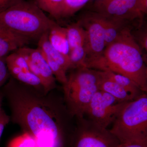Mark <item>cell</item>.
Returning a JSON list of instances; mask_svg holds the SVG:
<instances>
[{"instance_id": "obj_1", "label": "cell", "mask_w": 147, "mask_h": 147, "mask_svg": "<svg viewBox=\"0 0 147 147\" xmlns=\"http://www.w3.org/2000/svg\"><path fill=\"white\" fill-rule=\"evenodd\" d=\"M13 91L9 97L12 119L34 137L38 147L71 146L74 130L67 124L73 117L65 105L45 102L22 88Z\"/></svg>"}, {"instance_id": "obj_2", "label": "cell", "mask_w": 147, "mask_h": 147, "mask_svg": "<svg viewBox=\"0 0 147 147\" xmlns=\"http://www.w3.org/2000/svg\"><path fill=\"white\" fill-rule=\"evenodd\" d=\"M142 51L127 27L99 57L85 62L88 68L110 71L128 77L144 92H147V68Z\"/></svg>"}, {"instance_id": "obj_3", "label": "cell", "mask_w": 147, "mask_h": 147, "mask_svg": "<svg viewBox=\"0 0 147 147\" xmlns=\"http://www.w3.org/2000/svg\"><path fill=\"white\" fill-rule=\"evenodd\" d=\"M55 23L36 3L25 0L0 12V26L30 40H38Z\"/></svg>"}, {"instance_id": "obj_4", "label": "cell", "mask_w": 147, "mask_h": 147, "mask_svg": "<svg viewBox=\"0 0 147 147\" xmlns=\"http://www.w3.org/2000/svg\"><path fill=\"white\" fill-rule=\"evenodd\" d=\"M110 131L120 143L147 141V95L127 101L116 117Z\"/></svg>"}, {"instance_id": "obj_5", "label": "cell", "mask_w": 147, "mask_h": 147, "mask_svg": "<svg viewBox=\"0 0 147 147\" xmlns=\"http://www.w3.org/2000/svg\"><path fill=\"white\" fill-rule=\"evenodd\" d=\"M63 85L64 100L73 117L84 118L92 98L98 90L97 70L86 67L75 69Z\"/></svg>"}, {"instance_id": "obj_6", "label": "cell", "mask_w": 147, "mask_h": 147, "mask_svg": "<svg viewBox=\"0 0 147 147\" xmlns=\"http://www.w3.org/2000/svg\"><path fill=\"white\" fill-rule=\"evenodd\" d=\"M72 147H117L120 142L109 129L84 118L77 119Z\"/></svg>"}, {"instance_id": "obj_7", "label": "cell", "mask_w": 147, "mask_h": 147, "mask_svg": "<svg viewBox=\"0 0 147 147\" xmlns=\"http://www.w3.org/2000/svg\"><path fill=\"white\" fill-rule=\"evenodd\" d=\"M126 102L119 101L109 94L98 90L92 98L85 115L88 119L107 128Z\"/></svg>"}, {"instance_id": "obj_8", "label": "cell", "mask_w": 147, "mask_h": 147, "mask_svg": "<svg viewBox=\"0 0 147 147\" xmlns=\"http://www.w3.org/2000/svg\"><path fill=\"white\" fill-rule=\"evenodd\" d=\"M79 21L86 34V62L98 57L105 50L104 27L102 17L94 11L86 13Z\"/></svg>"}, {"instance_id": "obj_9", "label": "cell", "mask_w": 147, "mask_h": 147, "mask_svg": "<svg viewBox=\"0 0 147 147\" xmlns=\"http://www.w3.org/2000/svg\"><path fill=\"white\" fill-rule=\"evenodd\" d=\"M93 11L103 17L129 22L141 19L136 0H96Z\"/></svg>"}, {"instance_id": "obj_10", "label": "cell", "mask_w": 147, "mask_h": 147, "mask_svg": "<svg viewBox=\"0 0 147 147\" xmlns=\"http://www.w3.org/2000/svg\"><path fill=\"white\" fill-rule=\"evenodd\" d=\"M25 58L30 71L40 79L42 89L48 92L56 87V79L45 58L38 48L24 46L16 50Z\"/></svg>"}, {"instance_id": "obj_11", "label": "cell", "mask_w": 147, "mask_h": 147, "mask_svg": "<svg viewBox=\"0 0 147 147\" xmlns=\"http://www.w3.org/2000/svg\"><path fill=\"white\" fill-rule=\"evenodd\" d=\"M30 41L27 38L13 34L0 26V58L24 47Z\"/></svg>"}, {"instance_id": "obj_12", "label": "cell", "mask_w": 147, "mask_h": 147, "mask_svg": "<svg viewBox=\"0 0 147 147\" xmlns=\"http://www.w3.org/2000/svg\"><path fill=\"white\" fill-rule=\"evenodd\" d=\"M48 32L44 34L38 39V48L42 55L55 61L66 71L71 69L69 58L55 50L50 44L48 39Z\"/></svg>"}, {"instance_id": "obj_13", "label": "cell", "mask_w": 147, "mask_h": 147, "mask_svg": "<svg viewBox=\"0 0 147 147\" xmlns=\"http://www.w3.org/2000/svg\"><path fill=\"white\" fill-rule=\"evenodd\" d=\"M97 72L98 75V90L109 94L121 102L134 100L131 95L119 84L106 78L100 70H97Z\"/></svg>"}, {"instance_id": "obj_14", "label": "cell", "mask_w": 147, "mask_h": 147, "mask_svg": "<svg viewBox=\"0 0 147 147\" xmlns=\"http://www.w3.org/2000/svg\"><path fill=\"white\" fill-rule=\"evenodd\" d=\"M48 39L55 50L69 57L70 48L65 28L55 23L49 30Z\"/></svg>"}, {"instance_id": "obj_15", "label": "cell", "mask_w": 147, "mask_h": 147, "mask_svg": "<svg viewBox=\"0 0 147 147\" xmlns=\"http://www.w3.org/2000/svg\"><path fill=\"white\" fill-rule=\"evenodd\" d=\"M101 16L104 27L106 47L115 41L125 29L129 26L127 24L128 22Z\"/></svg>"}, {"instance_id": "obj_16", "label": "cell", "mask_w": 147, "mask_h": 147, "mask_svg": "<svg viewBox=\"0 0 147 147\" xmlns=\"http://www.w3.org/2000/svg\"><path fill=\"white\" fill-rule=\"evenodd\" d=\"M106 78L114 81L131 95L134 99L139 97L145 92L128 77L110 71H100Z\"/></svg>"}, {"instance_id": "obj_17", "label": "cell", "mask_w": 147, "mask_h": 147, "mask_svg": "<svg viewBox=\"0 0 147 147\" xmlns=\"http://www.w3.org/2000/svg\"><path fill=\"white\" fill-rule=\"evenodd\" d=\"M65 28L70 50L79 46L86 47V30L79 21L69 25Z\"/></svg>"}, {"instance_id": "obj_18", "label": "cell", "mask_w": 147, "mask_h": 147, "mask_svg": "<svg viewBox=\"0 0 147 147\" xmlns=\"http://www.w3.org/2000/svg\"><path fill=\"white\" fill-rule=\"evenodd\" d=\"M7 69L13 78L18 82L36 88L38 87L42 88L40 79L30 71H26L16 67Z\"/></svg>"}, {"instance_id": "obj_19", "label": "cell", "mask_w": 147, "mask_h": 147, "mask_svg": "<svg viewBox=\"0 0 147 147\" xmlns=\"http://www.w3.org/2000/svg\"><path fill=\"white\" fill-rule=\"evenodd\" d=\"M41 10L47 12L56 20L61 18L63 0H35Z\"/></svg>"}, {"instance_id": "obj_20", "label": "cell", "mask_w": 147, "mask_h": 147, "mask_svg": "<svg viewBox=\"0 0 147 147\" xmlns=\"http://www.w3.org/2000/svg\"><path fill=\"white\" fill-rule=\"evenodd\" d=\"M71 65V69L86 67L85 61L87 58V52L85 46H79L70 50L69 55Z\"/></svg>"}, {"instance_id": "obj_21", "label": "cell", "mask_w": 147, "mask_h": 147, "mask_svg": "<svg viewBox=\"0 0 147 147\" xmlns=\"http://www.w3.org/2000/svg\"><path fill=\"white\" fill-rule=\"evenodd\" d=\"M90 0H63L61 18L73 16L86 5Z\"/></svg>"}, {"instance_id": "obj_22", "label": "cell", "mask_w": 147, "mask_h": 147, "mask_svg": "<svg viewBox=\"0 0 147 147\" xmlns=\"http://www.w3.org/2000/svg\"><path fill=\"white\" fill-rule=\"evenodd\" d=\"M5 60L7 68L16 67L26 71H30L25 58L16 51L7 56Z\"/></svg>"}, {"instance_id": "obj_23", "label": "cell", "mask_w": 147, "mask_h": 147, "mask_svg": "<svg viewBox=\"0 0 147 147\" xmlns=\"http://www.w3.org/2000/svg\"><path fill=\"white\" fill-rule=\"evenodd\" d=\"M7 147H38L36 141L30 134L24 132V134L12 139Z\"/></svg>"}, {"instance_id": "obj_24", "label": "cell", "mask_w": 147, "mask_h": 147, "mask_svg": "<svg viewBox=\"0 0 147 147\" xmlns=\"http://www.w3.org/2000/svg\"><path fill=\"white\" fill-rule=\"evenodd\" d=\"M8 76V70L4 58H0V87L6 81Z\"/></svg>"}, {"instance_id": "obj_25", "label": "cell", "mask_w": 147, "mask_h": 147, "mask_svg": "<svg viewBox=\"0 0 147 147\" xmlns=\"http://www.w3.org/2000/svg\"><path fill=\"white\" fill-rule=\"evenodd\" d=\"M137 34V44L141 50H144L147 52V32L146 30L138 32Z\"/></svg>"}, {"instance_id": "obj_26", "label": "cell", "mask_w": 147, "mask_h": 147, "mask_svg": "<svg viewBox=\"0 0 147 147\" xmlns=\"http://www.w3.org/2000/svg\"><path fill=\"white\" fill-rule=\"evenodd\" d=\"M9 121V116L6 114L3 109L0 110V139H1L5 127Z\"/></svg>"}, {"instance_id": "obj_27", "label": "cell", "mask_w": 147, "mask_h": 147, "mask_svg": "<svg viewBox=\"0 0 147 147\" xmlns=\"http://www.w3.org/2000/svg\"><path fill=\"white\" fill-rule=\"evenodd\" d=\"M24 0H0V12L10 8Z\"/></svg>"}, {"instance_id": "obj_28", "label": "cell", "mask_w": 147, "mask_h": 147, "mask_svg": "<svg viewBox=\"0 0 147 147\" xmlns=\"http://www.w3.org/2000/svg\"><path fill=\"white\" fill-rule=\"evenodd\" d=\"M137 9L143 15L147 13V0H136Z\"/></svg>"}, {"instance_id": "obj_29", "label": "cell", "mask_w": 147, "mask_h": 147, "mask_svg": "<svg viewBox=\"0 0 147 147\" xmlns=\"http://www.w3.org/2000/svg\"><path fill=\"white\" fill-rule=\"evenodd\" d=\"M117 147H147V141L120 143Z\"/></svg>"}, {"instance_id": "obj_30", "label": "cell", "mask_w": 147, "mask_h": 147, "mask_svg": "<svg viewBox=\"0 0 147 147\" xmlns=\"http://www.w3.org/2000/svg\"><path fill=\"white\" fill-rule=\"evenodd\" d=\"M1 102H2V98L1 96L0 95V110H1Z\"/></svg>"}]
</instances>
